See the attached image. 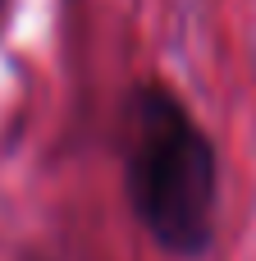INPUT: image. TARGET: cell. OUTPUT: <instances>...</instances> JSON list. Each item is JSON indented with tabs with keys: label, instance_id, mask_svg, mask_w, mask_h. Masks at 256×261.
I'll return each instance as SVG.
<instances>
[{
	"label": "cell",
	"instance_id": "cell-1",
	"mask_svg": "<svg viewBox=\"0 0 256 261\" xmlns=\"http://www.w3.org/2000/svg\"><path fill=\"white\" fill-rule=\"evenodd\" d=\"M128 197L169 252H202L215 225V151L165 92H137L128 128Z\"/></svg>",
	"mask_w": 256,
	"mask_h": 261
}]
</instances>
